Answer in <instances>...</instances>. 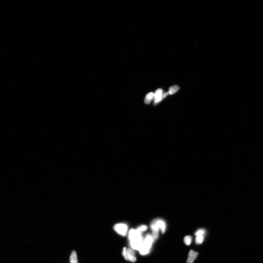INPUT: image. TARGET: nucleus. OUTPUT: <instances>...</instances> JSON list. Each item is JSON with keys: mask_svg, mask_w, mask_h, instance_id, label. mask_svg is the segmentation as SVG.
<instances>
[{"mask_svg": "<svg viewBox=\"0 0 263 263\" xmlns=\"http://www.w3.org/2000/svg\"><path fill=\"white\" fill-rule=\"evenodd\" d=\"M179 89V86L177 85H175L171 86L170 87L169 93V95H171L174 94Z\"/></svg>", "mask_w": 263, "mask_h": 263, "instance_id": "11", "label": "nucleus"}, {"mask_svg": "<svg viewBox=\"0 0 263 263\" xmlns=\"http://www.w3.org/2000/svg\"><path fill=\"white\" fill-rule=\"evenodd\" d=\"M154 239L150 234H146L144 238L143 243L139 251L141 255L145 256L149 253L152 247L153 242H154Z\"/></svg>", "mask_w": 263, "mask_h": 263, "instance_id": "1", "label": "nucleus"}, {"mask_svg": "<svg viewBox=\"0 0 263 263\" xmlns=\"http://www.w3.org/2000/svg\"><path fill=\"white\" fill-rule=\"evenodd\" d=\"M206 231L205 229H198L197 231H196L195 233V235L197 236L199 235H205V234Z\"/></svg>", "mask_w": 263, "mask_h": 263, "instance_id": "13", "label": "nucleus"}, {"mask_svg": "<svg viewBox=\"0 0 263 263\" xmlns=\"http://www.w3.org/2000/svg\"><path fill=\"white\" fill-rule=\"evenodd\" d=\"M137 229L140 231V232H143V231H146V229H147V227L145 225H141L139 226V227H138Z\"/></svg>", "mask_w": 263, "mask_h": 263, "instance_id": "14", "label": "nucleus"}, {"mask_svg": "<svg viewBox=\"0 0 263 263\" xmlns=\"http://www.w3.org/2000/svg\"><path fill=\"white\" fill-rule=\"evenodd\" d=\"M127 249H126V247H124L123 249V255L125 259L126 260H127Z\"/></svg>", "mask_w": 263, "mask_h": 263, "instance_id": "15", "label": "nucleus"}, {"mask_svg": "<svg viewBox=\"0 0 263 263\" xmlns=\"http://www.w3.org/2000/svg\"><path fill=\"white\" fill-rule=\"evenodd\" d=\"M70 261L71 263H78L77 255L75 251H73L71 253L70 256Z\"/></svg>", "mask_w": 263, "mask_h": 263, "instance_id": "10", "label": "nucleus"}, {"mask_svg": "<svg viewBox=\"0 0 263 263\" xmlns=\"http://www.w3.org/2000/svg\"><path fill=\"white\" fill-rule=\"evenodd\" d=\"M127 260L130 261L131 262H134L136 261V258L135 256V253L132 250L129 248L127 249Z\"/></svg>", "mask_w": 263, "mask_h": 263, "instance_id": "7", "label": "nucleus"}, {"mask_svg": "<svg viewBox=\"0 0 263 263\" xmlns=\"http://www.w3.org/2000/svg\"><path fill=\"white\" fill-rule=\"evenodd\" d=\"M204 241V235H199L196 236L195 241V244L197 245H200L202 244Z\"/></svg>", "mask_w": 263, "mask_h": 263, "instance_id": "9", "label": "nucleus"}, {"mask_svg": "<svg viewBox=\"0 0 263 263\" xmlns=\"http://www.w3.org/2000/svg\"><path fill=\"white\" fill-rule=\"evenodd\" d=\"M155 99V93L151 92L146 95L144 99V102L146 104H149L151 101Z\"/></svg>", "mask_w": 263, "mask_h": 263, "instance_id": "8", "label": "nucleus"}, {"mask_svg": "<svg viewBox=\"0 0 263 263\" xmlns=\"http://www.w3.org/2000/svg\"><path fill=\"white\" fill-rule=\"evenodd\" d=\"M144 238L143 236L136 238L130 241V245L132 248L136 250H139L143 243Z\"/></svg>", "mask_w": 263, "mask_h": 263, "instance_id": "3", "label": "nucleus"}, {"mask_svg": "<svg viewBox=\"0 0 263 263\" xmlns=\"http://www.w3.org/2000/svg\"><path fill=\"white\" fill-rule=\"evenodd\" d=\"M114 229L116 232H117L121 236H125L127 234L128 226L126 224L119 223L114 225Z\"/></svg>", "mask_w": 263, "mask_h": 263, "instance_id": "4", "label": "nucleus"}, {"mask_svg": "<svg viewBox=\"0 0 263 263\" xmlns=\"http://www.w3.org/2000/svg\"><path fill=\"white\" fill-rule=\"evenodd\" d=\"M162 95L163 90L162 89H159L156 90L155 93L154 105L157 104L162 100L163 99Z\"/></svg>", "mask_w": 263, "mask_h": 263, "instance_id": "5", "label": "nucleus"}, {"mask_svg": "<svg viewBox=\"0 0 263 263\" xmlns=\"http://www.w3.org/2000/svg\"><path fill=\"white\" fill-rule=\"evenodd\" d=\"M150 227L152 232H159V230L164 234L166 231V224L164 220L161 219H156L151 222Z\"/></svg>", "mask_w": 263, "mask_h": 263, "instance_id": "2", "label": "nucleus"}, {"mask_svg": "<svg viewBox=\"0 0 263 263\" xmlns=\"http://www.w3.org/2000/svg\"><path fill=\"white\" fill-rule=\"evenodd\" d=\"M199 253L197 252L191 250L189 251L188 257L187 261V263H193L195 259H197Z\"/></svg>", "mask_w": 263, "mask_h": 263, "instance_id": "6", "label": "nucleus"}, {"mask_svg": "<svg viewBox=\"0 0 263 263\" xmlns=\"http://www.w3.org/2000/svg\"><path fill=\"white\" fill-rule=\"evenodd\" d=\"M193 238L192 236H186L184 239V242L185 244L187 246L190 245L191 242H192Z\"/></svg>", "mask_w": 263, "mask_h": 263, "instance_id": "12", "label": "nucleus"}]
</instances>
